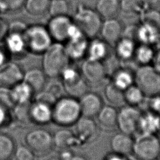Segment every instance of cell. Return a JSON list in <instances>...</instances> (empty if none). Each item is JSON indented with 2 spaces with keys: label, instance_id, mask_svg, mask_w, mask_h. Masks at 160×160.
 Wrapping results in <instances>:
<instances>
[{
  "label": "cell",
  "instance_id": "cell-6",
  "mask_svg": "<svg viewBox=\"0 0 160 160\" xmlns=\"http://www.w3.org/2000/svg\"><path fill=\"white\" fill-rule=\"evenodd\" d=\"M134 83L146 97L160 95V73L151 64L139 66L134 71Z\"/></svg>",
  "mask_w": 160,
  "mask_h": 160
},
{
  "label": "cell",
  "instance_id": "cell-37",
  "mask_svg": "<svg viewBox=\"0 0 160 160\" xmlns=\"http://www.w3.org/2000/svg\"><path fill=\"white\" fill-rule=\"evenodd\" d=\"M14 105L11 89L3 85L0 86V106L11 111Z\"/></svg>",
  "mask_w": 160,
  "mask_h": 160
},
{
  "label": "cell",
  "instance_id": "cell-10",
  "mask_svg": "<svg viewBox=\"0 0 160 160\" xmlns=\"http://www.w3.org/2000/svg\"><path fill=\"white\" fill-rule=\"evenodd\" d=\"M25 142L34 152L39 154L48 152L54 145L52 135L48 131L41 128L29 131L25 136Z\"/></svg>",
  "mask_w": 160,
  "mask_h": 160
},
{
  "label": "cell",
  "instance_id": "cell-3",
  "mask_svg": "<svg viewBox=\"0 0 160 160\" xmlns=\"http://www.w3.org/2000/svg\"><path fill=\"white\" fill-rule=\"evenodd\" d=\"M72 19L89 39L96 37L99 33L102 19L96 9L80 4L78 6Z\"/></svg>",
  "mask_w": 160,
  "mask_h": 160
},
{
  "label": "cell",
  "instance_id": "cell-49",
  "mask_svg": "<svg viewBox=\"0 0 160 160\" xmlns=\"http://www.w3.org/2000/svg\"><path fill=\"white\" fill-rule=\"evenodd\" d=\"M73 153L69 150V149H62V151L60 154L61 160H69L72 156Z\"/></svg>",
  "mask_w": 160,
  "mask_h": 160
},
{
  "label": "cell",
  "instance_id": "cell-51",
  "mask_svg": "<svg viewBox=\"0 0 160 160\" xmlns=\"http://www.w3.org/2000/svg\"><path fill=\"white\" fill-rule=\"evenodd\" d=\"M69 160H89L86 156L80 154H73Z\"/></svg>",
  "mask_w": 160,
  "mask_h": 160
},
{
  "label": "cell",
  "instance_id": "cell-40",
  "mask_svg": "<svg viewBox=\"0 0 160 160\" xmlns=\"http://www.w3.org/2000/svg\"><path fill=\"white\" fill-rule=\"evenodd\" d=\"M13 154L14 160H35L34 152L28 146H18Z\"/></svg>",
  "mask_w": 160,
  "mask_h": 160
},
{
  "label": "cell",
  "instance_id": "cell-23",
  "mask_svg": "<svg viewBox=\"0 0 160 160\" xmlns=\"http://www.w3.org/2000/svg\"><path fill=\"white\" fill-rule=\"evenodd\" d=\"M29 115L31 122L38 124H46L52 121V106L33 101L30 104Z\"/></svg>",
  "mask_w": 160,
  "mask_h": 160
},
{
  "label": "cell",
  "instance_id": "cell-54",
  "mask_svg": "<svg viewBox=\"0 0 160 160\" xmlns=\"http://www.w3.org/2000/svg\"><path fill=\"white\" fill-rule=\"evenodd\" d=\"M159 134H160V129H159Z\"/></svg>",
  "mask_w": 160,
  "mask_h": 160
},
{
  "label": "cell",
  "instance_id": "cell-46",
  "mask_svg": "<svg viewBox=\"0 0 160 160\" xmlns=\"http://www.w3.org/2000/svg\"><path fill=\"white\" fill-rule=\"evenodd\" d=\"M103 160H131V159L129 156H124L111 152L105 155Z\"/></svg>",
  "mask_w": 160,
  "mask_h": 160
},
{
  "label": "cell",
  "instance_id": "cell-21",
  "mask_svg": "<svg viewBox=\"0 0 160 160\" xmlns=\"http://www.w3.org/2000/svg\"><path fill=\"white\" fill-rule=\"evenodd\" d=\"M133 144L134 138L132 136L121 132L114 135L110 141L112 152L124 156L132 154Z\"/></svg>",
  "mask_w": 160,
  "mask_h": 160
},
{
  "label": "cell",
  "instance_id": "cell-50",
  "mask_svg": "<svg viewBox=\"0 0 160 160\" xmlns=\"http://www.w3.org/2000/svg\"><path fill=\"white\" fill-rule=\"evenodd\" d=\"M8 28H6V24L4 22V21H2L1 19H0V40H1V37L2 36L3 38L5 36L6 32H7Z\"/></svg>",
  "mask_w": 160,
  "mask_h": 160
},
{
  "label": "cell",
  "instance_id": "cell-25",
  "mask_svg": "<svg viewBox=\"0 0 160 160\" xmlns=\"http://www.w3.org/2000/svg\"><path fill=\"white\" fill-rule=\"evenodd\" d=\"M46 74L38 68H32L24 73L23 81L28 84L36 93L43 89L46 82Z\"/></svg>",
  "mask_w": 160,
  "mask_h": 160
},
{
  "label": "cell",
  "instance_id": "cell-41",
  "mask_svg": "<svg viewBox=\"0 0 160 160\" xmlns=\"http://www.w3.org/2000/svg\"><path fill=\"white\" fill-rule=\"evenodd\" d=\"M121 10L125 12H137L143 7L140 0H120Z\"/></svg>",
  "mask_w": 160,
  "mask_h": 160
},
{
  "label": "cell",
  "instance_id": "cell-5",
  "mask_svg": "<svg viewBox=\"0 0 160 160\" xmlns=\"http://www.w3.org/2000/svg\"><path fill=\"white\" fill-rule=\"evenodd\" d=\"M24 36L27 50L36 54H42L53 41L46 26L39 24L27 26Z\"/></svg>",
  "mask_w": 160,
  "mask_h": 160
},
{
  "label": "cell",
  "instance_id": "cell-12",
  "mask_svg": "<svg viewBox=\"0 0 160 160\" xmlns=\"http://www.w3.org/2000/svg\"><path fill=\"white\" fill-rule=\"evenodd\" d=\"M72 23V19L68 15L56 16L50 19L46 28L52 41L62 43L68 39L69 29Z\"/></svg>",
  "mask_w": 160,
  "mask_h": 160
},
{
  "label": "cell",
  "instance_id": "cell-17",
  "mask_svg": "<svg viewBox=\"0 0 160 160\" xmlns=\"http://www.w3.org/2000/svg\"><path fill=\"white\" fill-rule=\"evenodd\" d=\"M24 72L15 62H7L0 67V83L7 87H12L23 80Z\"/></svg>",
  "mask_w": 160,
  "mask_h": 160
},
{
  "label": "cell",
  "instance_id": "cell-43",
  "mask_svg": "<svg viewBox=\"0 0 160 160\" xmlns=\"http://www.w3.org/2000/svg\"><path fill=\"white\" fill-rule=\"evenodd\" d=\"M148 110L160 115V95L148 97Z\"/></svg>",
  "mask_w": 160,
  "mask_h": 160
},
{
  "label": "cell",
  "instance_id": "cell-48",
  "mask_svg": "<svg viewBox=\"0 0 160 160\" xmlns=\"http://www.w3.org/2000/svg\"><path fill=\"white\" fill-rule=\"evenodd\" d=\"M151 65L159 73H160V49L155 51Z\"/></svg>",
  "mask_w": 160,
  "mask_h": 160
},
{
  "label": "cell",
  "instance_id": "cell-31",
  "mask_svg": "<svg viewBox=\"0 0 160 160\" xmlns=\"http://www.w3.org/2000/svg\"><path fill=\"white\" fill-rule=\"evenodd\" d=\"M145 95L141 89L134 83L124 91V99L128 105L136 106L142 104Z\"/></svg>",
  "mask_w": 160,
  "mask_h": 160
},
{
  "label": "cell",
  "instance_id": "cell-2",
  "mask_svg": "<svg viewBox=\"0 0 160 160\" xmlns=\"http://www.w3.org/2000/svg\"><path fill=\"white\" fill-rule=\"evenodd\" d=\"M81 116L78 99L61 97L52 107V121L63 126L74 124Z\"/></svg>",
  "mask_w": 160,
  "mask_h": 160
},
{
  "label": "cell",
  "instance_id": "cell-30",
  "mask_svg": "<svg viewBox=\"0 0 160 160\" xmlns=\"http://www.w3.org/2000/svg\"><path fill=\"white\" fill-rule=\"evenodd\" d=\"M155 54V51L152 46L139 44L136 46L133 59L139 66L151 64Z\"/></svg>",
  "mask_w": 160,
  "mask_h": 160
},
{
  "label": "cell",
  "instance_id": "cell-36",
  "mask_svg": "<svg viewBox=\"0 0 160 160\" xmlns=\"http://www.w3.org/2000/svg\"><path fill=\"white\" fill-rule=\"evenodd\" d=\"M48 11L51 17L67 15L68 4L66 0H50Z\"/></svg>",
  "mask_w": 160,
  "mask_h": 160
},
{
  "label": "cell",
  "instance_id": "cell-33",
  "mask_svg": "<svg viewBox=\"0 0 160 160\" xmlns=\"http://www.w3.org/2000/svg\"><path fill=\"white\" fill-rule=\"evenodd\" d=\"M50 0H25L26 12L32 16H39L48 11Z\"/></svg>",
  "mask_w": 160,
  "mask_h": 160
},
{
  "label": "cell",
  "instance_id": "cell-39",
  "mask_svg": "<svg viewBox=\"0 0 160 160\" xmlns=\"http://www.w3.org/2000/svg\"><path fill=\"white\" fill-rule=\"evenodd\" d=\"M25 0H0V12H8L19 9Z\"/></svg>",
  "mask_w": 160,
  "mask_h": 160
},
{
  "label": "cell",
  "instance_id": "cell-14",
  "mask_svg": "<svg viewBox=\"0 0 160 160\" xmlns=\"http://www.w3.org/2000/svg\"><path fill=\"white\" fill-rule=\"evenodd\" d=\"M24 31L8 29L2 42L9 55L22 56L28 51L24 36Z\"/></svg>",
  "mask_w": 160,
  "mask_h": 160
},
{
  "label": "cell",
  "instance_id": "cell-28",
  "mask_svg": "<svg viewBox=\"0 0 160 160\" xmlns=\"http://www.w3.org/2000/svg\"><path fill=\"white\" fill-rule=\"evenodd\" d=\"M118 111L112 105H104L97 114L100 126L106 130H111L117 126Z\"/></svg>",
  "mask_w": 160,
  "mask_h": 160
},
{
  "label": "cell",
  "instance_id": "cell-18",
  "mask_svg": "<svg viewBox=\"0 0 160 160\" xmlns=\"http://www.w3.org/2000/svg\"><path fill=\"white\" fill-rule=\"evenodd\" d=\"M136 36L139 44L153 46L160 39L159 28L152 22L143 21L136 28Z\"/></svg>",
  "mask_w": 160,
  "mask_h": 160
},
{
  "label": "cell",
  "instance_id": "cell-47",
  "mask_svg": "<svg viewBox=\"0 0 160 160\" xmlns=\"http://www.w3.org/2000/svg\"><path fill=\"white\" fill-rule=\"evenodd\" d=\"M143 7L148 9H154L160 5V0H140Z\"/></svg>",
  "mask_w": 160,
  "mask_h": 160
},
{
  "label": "cell",
  "instance_id": "cell-9",
  "mask_svg": "<svg viewBox=\"0 0 160 160\" xmlns=\"http://www.w3.org/2000/svg\"><path fill=\"white\" fill-rule=\"evenodd\" d=\"M80 71L87 84L91 86L100 85L108 76L107 67L104 62L88 58L81 64Z\"/></svg>",
  "mask_w": 160,
  "mask_h": 160
},
{
  "label": "cell",
  "instance_id": "cell-24",
  "mask_svg": "<svg viewBox=\"0 0 160 160\" xmlns=\"http://www.w3.org/2000/svg\"><path fill=\"white\" fill-rule=\"evenodd\" d=\"M110 81L124 91L134 84V71L125 67L116 69L111 74Z\"/></svg>",
  "mask_w": 160,
  "mask_h": 160
},
{
  "label": "cell",
  "instance_id": "cell-1",
  "mask_svg": "<svg viewBox=\"0 0 160 160\" xmlns=\"http://www.w3.org/2000/svg\"><path fill=\"white\" fill-rule=\"evenodd\" d=\"M42 71L46 76L56 78L69 64V58L62 43H52L42 53Z\"/></svg>",
  "mask_w": 160,
  "mask_h": 160
},
{
  "label": "cell",
  "instance_id": "cell-29",
  "mask_svg": "<svg viewBox=\"0 0 160 160\" xmlns=\"http://www.w3.org/2000/svg\"><path fill=\"white\" fill-rule=\"evenodd\" d=\"M11 92L15 104L30 102L34 94L30 86L23 81L11 87Z\"/></svg>",
  "mask_w": 160,
  "mask_h": 160
},
{
  "label": "cell",
  "instance_id": "cell-42",
  "mask_svg": "<svg viewBox=\"0 0 160 160\" xmlns=\"http://www.w3.org/2000/svg\"><path fill=\"white\" fill-rule=\"evenodd\" d=\"M44 89L51 92L58 99L62 97L61 94H62V92L64 91V88L62 82L54 79V78H52V80H51L49 82L47 86H44Z\"/></svg>",
  "mask_w": 160,
  "mask_h": 160
},
{
  "label": "cell",
  "instance_id": "cell-52",
  "mask_svg": "<svg viewBox=\"0 0 160 160\" xmlns=\"http://www.w3.org/2000/svg\"><path fill=\"white\" fill-rule=\"evenodd\" d=\"M48 160H61V159L58 158H51L48 159Z\"/></svg>",
  "mask_w": 160,
  "mask_h": 160
},
{
  "label": "cell",
  "instance_id": "cell-35",
  "mask_svg": "<svg viewBox=\"0 0 160 160\" xmlns=\"http://www.w3.org/2000/svg\"><path fill=\"white\" fill-rule=\"evenodd\" d=\"M14 142L12 139L6 134L0 133V160H8L14 151Z\"/></svg>",
  "mask_w": 160,
  "mask_h": 160
},
{
  "label": "cell",
  "instance_id": "cell-19",
  "mask_svg": "<svg viewBox=\"0 0 160 160\" xmlns=\"http://www.w3.org/2000/svg\"><path fill=\"white\" fill-rule=\"evenodd\" d=\"M111 45L103 40L102 38L94 37L89 39L88 51L87 58L104 62L111 54Z\"/></svg>",
  "mask_w": 160,
  "mask_h": 160
},
{
  "label": "cell",
  "instance_id": "cell-34",
  "mask_svg": "<svg viewBox=\"0 0 160 160\" xmlns=\"http://www.w3.org/2000/svg\"><path fill=\"white\" fill-rule=\"evenodd\" d=\"M31 102L24 104H16L12 111V118L19 123L27 124L31 122L29 115V107Z\"/></svg>",
  "mask_w": 160,
  "mask_h": 160
},
{
  "label": "cell",
  "instance_id": "cell-4",
  "mask_svg": "<svg viewBox=\"0 0 160 160\" xmlns=\"http://www.w3.org/2000/svg\"><path fill=\"white\" fill-rule=\"evenodd\" d=\"M132 154L137 160H154L160 156V138L158 134H139L134 138Z\"/></svg>",
  "mask_w": 160,
  "mask_h": 160
},
{
  "label": "cell",
  "instance_id": "cell-27",
  "mask_svg": "<svg viewBox=\"0 0 160 160\" xmlns=\"http://www.w3.org/2000/svg\"><path fill=\"white\" fill-rule=\"evenodd\" d=\"M95 9L102 20L116 18L121 10L120 0H98Z\"/></svg>",
  "mask_w": 160,
  "mask_h": 160
},
{
  "label": "cell",
  "instance_id": "cell-15",
  "mask_svg": "<svg viewBox=\"0 0 160 160\" xmlns=\"http://www.w3.org/2000/svg\"><path fill=\"white\" fill-rule=\"evenodd\" d=\"M81 116L92 118L97 116L104 106L101 96L94 92H86L78 98Z\"/></svg>",
  "mask_w": 160,
  "mask_h": 160
},
{
  "label": "cell",
  "instance_id": "cell-26",
  "mask_svg": "<svg viewBox=\"0 0 160 160\" xmlns=\"http://www.w3.org/2000/svg\"><path fill=\"white\" fill-rule=\"evenodd\" d=\"M52 138L54 145L61 150L70 149L74 146L79 145L74 132L68 129H61L57 131Z\"/></svg>",
  "mask_w": 160,
  "mask_h": 160
},
{
  "label": "cell",
  "instance_id": "cell-7",
  "mask_svg": "<svg viewBox=\"0 0 160 160\" xmlns=\"http://www.w3.org/2000/svg\"><path fill=\"white\" fill-rule=\"evenodd\" d=\"M60 76L64 91L68 96L78 99L87 92L88 84L83 79L81 71L76 68L69 64L62 71Z\"/></svg>",
  "mask_w": 160,
  "mask_h": 160
},
{
  "label": "cell",
  "instance_id": "cell-20",
  "mask_svg": "<svg viewBox=\"0 0 160 160\" xmlns=\"http://www.w3.org/2000/svg\"><path fill=\"white\" fill-rule=\"evenodd\" d=\"M160 115L149 110L141 112L139 122V133L158 134Z\"/></svg>",
  "mask_w": 160,
  "mask_h": 160
},
{
  "label": "cell",
  "instance_id": "cell-53",
  "mask_svg": "<svg viewBox=\"0 0 160 160\" xmlns=\"http://www.w3.org/2000/svg\"><path fill=\"white\" fill-rule=\"evenodd\" d=\"M154 160H160V158H157V159H156Z\"/></svg>",
  "mask_w": 160,
  "mask_h": 160
},
{
  "label": "cell",
  "instance_id": "cell-22",
  "mask_svg": "<svg viewBox=\"0 0 160 160\" xmlns=\"http://www.w3.org/2000/svg\"><path fill=\"white\" fill-rule=\"evenodd\" d=\"M136 46L133 39L128 36H122L114 44L116 58L122 61H128L133 59Z\"/></svg>",
  "mask_w": 160,
  "mask_h": 160
},
{
  "label": "cell",
  "instance_id": "cell-13",
  "mask_svg": "<svg viewBox=\"0 0 160 160\" xmlns=\"http://www.w3.org/2000/svg\"><path fill=\"white\" fill-rule=\"evenodd\" d=\"M74 133L80 144L93 141L98 135V126L91 118L81 116L76 122Z\"/></svg>",
  "mask_w": 160,
  "mask_h": 160
},
{
  "label": "cell",
  "instance_id": "cell-32",
  "mask_svg": "<svg viewBox=\"0 0 160 160\" xmlns=\"http://www.w3.org/2000/svg\"><path fill=\"white\" fill-rule=\"evenodd\" d=\"M104 94L106 100L112 106H119L125 103L124 91L109 81L104 87Z\"/></svg>",
  "mask_w": 160,
  "mask_h": 160
},
{
  "label": "cell",
  "instance_id": "cell-44",
  "mask_svg": "<svg viewBox=\"0 0 160 160\" xmlns=\"http://www.w3.org/2000/svg\"><path fill=\"white\" fill-rule=\"evenodd\" d=\"M10 110L0 106V128L6 124L11 118Z\"/></svg>",
  "mask_w": 160,
  "mask_h": 160
},
{
  "label": "cell",
  "instance_id": "cell-8",
  "mask_svg": "<svg viewBox=\"0 0 160 160\" xmlns=\"http://www.w3.org/2000/svg\"><path fill=\"white\" fill-rule=\"evenodd\" d=\"M141 111L136 106H122L118 111L117 127L121 132L134 135L139 131Z\"/></svg>",
  "mask_w": 160,
  "mask_h": 160
},
{
  "label": "cell",
  "instance_id": "cell-11",
  "mask_svg": "<svg viewBox=\"0 0 160 160\" xmlns=\"http://www.w3.org/2000/svg\"><path fill=\"white\" fill-rule=\"evenodd\" d=\"M89 39L79 29H76L65 42L64 48L69 59L79 60L87 54Z\"/></svg>",
  "mask_w": 160,
  "mask_h": 160
},
{
  "label": "cell",
  "instance_id": "cell-16",
  "mask_svg": "<svg viewBox=\"0 0 160 160\" xmlns=\"http://www.w3.org/2000/svg\"><path fill=\"white\" fill-rule=\"evenodd\" d=\"M123 31L122 22L116 18H112L102 20L99 34L101 38L111 46L122 36Z\"/></svg>",
  "mask_w": 160,
  "mask_h": 160
},
{
  "label": "cell",
  "instance_id": "cell-38",
  "mask_svg": "<svg viewBox=\"0 0 160 160\" xmlns=\"http://www.w3.org/2000/svg\"><path fill=\"white\" fill-rule=\"evenodd\" d=\"M33 98L34 101L42 102L52 107L58 99V98L54 94L44 89L34 93Z\"/></svg>",
  "mask_w": 160,
  "mask_h": 160
},
{
  "label": "cell",
  "instance_id": "cell-45",
  "mask_svg": "<svg viewBox=\"0 0 160 160\" xmlns=\"http://www.w3.org/2000/svg\"><path fill=\"white\" fill-rule=\"evenodd\" d=\"M9 56L4 43L0 40V67L8 62V57Z\"/></svg>",
  "mask_w": 160,
  "mask_h": 160
}]
</instances>
